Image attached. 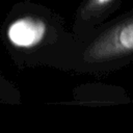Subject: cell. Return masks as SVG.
I'll use <instances>...</instances> for the list:
<instances>
[{
  "label": "cell",
  "instance_id": "2",
  "mask_svg": "<svg viewBox=\"0 0 133 133\" xmlns=\"http://www.w3.org/2000/svg\"><path fill=\"white\" fill-rule=\"evenodd\" d=\"M46 27L43 22L32 18L16 20L7 30V36L11 44L20 48H31L44 37Z\"/></svg>",
  "mask_w": 133,
  "mask_h": 133
},
{
  "label": "cell",
  "instance_id": "1",
  "mask_svg": "<svg viewBox=\"0 0 133 133\" xmlns=\"http://www.w3.org/2000/svg\"><path fill=\"white\" fill-rule=\"evenodd\" d=\"M133 50V23L128 21L104 36L92 48V58L103 59L124 55Z\"/></svg>",
  "mask_w": 133,
  "mask_h": 133
},
{
  "label": "cell",
  "instance_id": "3",
  "mask_svg": "<svg viewBox=\"0 0 133 133\" xmlns=\"http://www.w3.org/2000/svg\"><path fill=\"white\" fill-rule=\"evenodd\" d=\"M114 0H89L88 4L86 5V9L88 11H101L104 8H107L108 5Z\"/></svg>",
  "mask_w": 133,
  "mask_h": 133
}]
</instances>
